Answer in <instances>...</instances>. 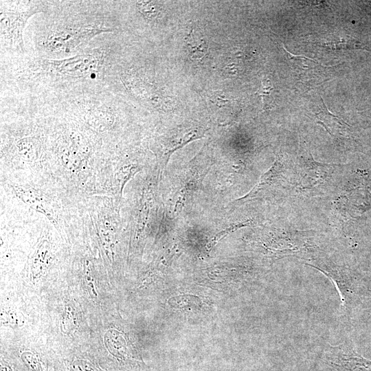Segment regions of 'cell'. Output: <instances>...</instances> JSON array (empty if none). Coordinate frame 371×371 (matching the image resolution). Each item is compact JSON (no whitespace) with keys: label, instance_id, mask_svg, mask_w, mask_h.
Instances as JSON below:
<instances>
[{"label":"cell","instance_id":"cell-1","mask_svg":"<svg viewBox=\"0 0 371 371\" xmlns=\"http://www.w3.org/2000/svg\"><path fill=\"white\" fill-rule=\"evenodd\" d=\"M40 8L30 4L21 7L1 6V45L14 51L24 52L22 38L23 30L27 19L34 14L41 12Z\"/></svg>","mask_w":371,"mask_h":371},{"label":"cell","instance_id":"cell-2","mask_svg":"<svg viewBox=\"0 0 371 371\" xmlns=\"http://www.w3.org/2000/svg\"><path fill=\"white\" fill-rule=\"evenodd\" d=\"M109 31L106 28L86 26H66L54 30L47 34L41 45L51 52H69L82 43L91 39L95 35Z\"/></svg>","mask_w":371,"mask_h":371},{"label":"cell","instance_id":"cell-3","mask_svg":"<svg viewBox=\"0 0 371 371\" xmlns=\"http://www.w3.org/2000/svg\"><path fill=\"white\" fill-rule=\"evenodd\" d=\"M322 358L326 364L338 371H371V361L345 344L328 346Z\"/></svg>","mask_w":371,"mask_h":371},{"label":"cell","instance_id":"cell-4","mask_svg":"<svg viewBox=\"0 0 371 371\" xmlns=\"http://www.w3.org/2000/svg\"><path fill=\"white\" fill-rule=\"evenodd\" d=\"M10 188L13 194L23 203L45 216L55 226L59 225L58 214L49 199L42 192L32 187L22 185L12 184Z\"/></svg>","mask_w":371,"mask_h":371},{"label":"cell","instance_id":"cell-5","mask_svg":"<svg viewBox=\"0 0 371 371\" xmlns=\"http://www.w3.org/2000/svg\"><path fill=\"white\" fill-rule=\"evenodd\" d=\"M93 55L87 54L72 59L52 61L50 65L55 71L69 74H87L98 66V60Z\"/></svg>","mask_w":371,"mask_h":371},{"label":"cell","instance_id":"cell-6","mask_svg":"<svg viewBox=\"0 0 371 371\" xmlns=\"http://www.w3.org/2000/svg\"><path fill=\"white\" fill-rule=\"evenodd\" d=\"M317 45L328 50L333 51L357 49H367L362 43L349 35H330L320 40L317 42Z\"/></svg>","mask_w":371,"mask_h":371},{"label":"cell","instance_id":"cell-7","mask_svg":"<svg viewBox=\"0 0 371 371\" xmlns=\"http://www.w3.org/2000/svg\"><path fill=\"white\" fill-rule=\"evenodd\" d=\"M19 155L25 161H35L41 151L40 141L34 137H23L16 144Z\"/></svg>","mask_w":371,"mask_h":371},{"label":"cell","instance_id":"cell-8","mask_svg":"<svg viewBox=\"0 0 371 371\" xmlns=\"http://www.w3.org/2000/svg\"><path fill=\"white\" fill-rule=\"evenodd\" d=\"M59 156L65 167L72 172L79 170L83 165L82 155L74 146L62 145L59 150Z\"/></svg>","mask_w":371,"mask_h":371},{"label":"cell","instance_id":"cell-9","mask_svg":"<svg viewBox=\"0 0 371 371\" xmlns=\"http://www.w3.org/2000/svg\"><path fill=\"white\" fill-rule=\"evenodd\" d=\"M141 170L136 165H126L120 168L115 175V187L119 199L122 197V192L126 182Z\"/></svg>","mask_w":371,"mask_h":371},{"label":"cell","instance_id":"cell-10","mask_svg":"<svg viewBox=\"0 0 371 371\" xmlns=\"http://www.w3.org/2000/svg\"><path fill=\"white\" fill-rule=\"evenodd\" d=\"M187 45L190 57L194 60H201L207 52V44L202 38H195L191 33L187 38Z\"/></svg>","mask_w":371,"mask_h":371},{"label":"cell","instance_id":"cell-11","mask_svg":"<svg viewBox=\"0 0 371 371\" xmlns=\"http://www.w3.org/2000/svg\"><path fill=\"white\" fill-rule=\"evenodd\" d=\"M139 11L147 19H153L157 16L158 10L152 1H138Z\"/></svg>","mask_w":371,"mask_h":371},{"label":"cell","instance_id":"cell-12","mask_svg":"<svg viewBox=\"0 0 371 371\" xmlns=\"http://www.w3.org/2000/svg\"><path fill=\"white\" fill-rule=\"evenodd\" d=\"M249 223L248 222H243V223H238L237 224H234L229 225L228 227H227L225 229L220 232L218 233L214 238L212 240L210 245L212 246L213 245L216 244L218 241L221 240L223 237H225L226 235H227L229 233L234 232V230L246 226Z\"/></svg>","mask_w":371,"mask_h":371},{"label":"cell","instance_id":"cell-13","mask_svg":"<svg viewBox=\"0 0 371 371\" xmlns=\"http://www.w3.org/2000/svg\"><path fill=\"white\" fill-rule=\"evenodd\" d=\"M273 90V87L271 86L269 80H264L262 81L261 86L257 93L262 98L265 105V103L269 101V98Z\"/></svg>","mask_w":371,"mask_h":371},{"label":"cell","instance_id":"cell-14","mask_svg":"<svg viewBox=\"0 0 371 371\" xmlns=\"http://www.w3.org/2000/svg\"><path fill=\"white\" fill-rule=\"evenodd\" d=\"M224 71L228 77H234L240 73V67L236 63H229L224 68Z\"/></svg>","mask_w":371,"mask_h":371}]
</instances>
